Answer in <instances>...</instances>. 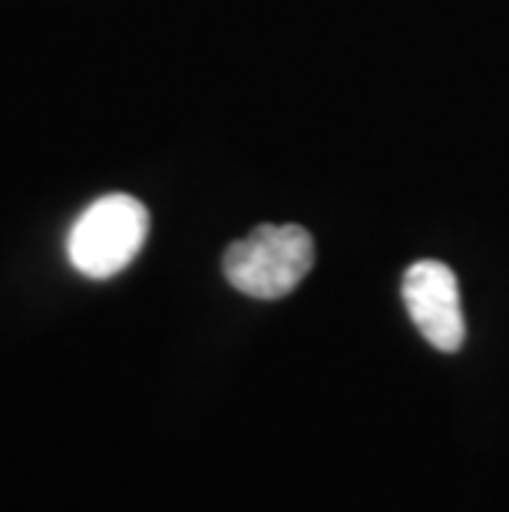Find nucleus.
I'll use <instances>...</instances> for the list:
<instances>
[{"instance_id":"nucleus-2","label":"nucleus","mask_w":509,"mask_h":512,"mask_svg":"<svg viewBox=\"0 0 509 512\" xmlns=\"http://www.w3.org/2000/svg\"><path fill=\"white\" fill-rule=\"evenodd\" d=\"M149 232L146 205L133 195H103L70 228L67 255L80 275L103 281L139 255Z\"/></svg>"},{"instance_id":"nucleus-3","label":"nucleus","mask_w":509,"mask_h":512,"mask_svg":"<svg viewBox=\"0 0 509 512\" xmlns=\"http://www.w3.org/2000/svg\"><path fill=\"white\" fill-rule=\"evenodd\" d=\"M404 304L417 331L430 347L453 354L463 347L467 324H463L460 281L443 261H414L404 275Z\"/></svg>"},{"instance_id":"nucleus-1","label":"nucleus","mask_w":509,"mask_h":512,"mask_svg":"<svg viewBox=\"0 0 509 512\" xmlns=\"http://www.w3.org/2000/svg\"><path fill=\"white\" fill-rule=\"evenodd\" d=\"M314 265V242L301 225H258L222 258L229 285L248 298L275 301L295 291Z\"/></svg>"}]
</instances>
